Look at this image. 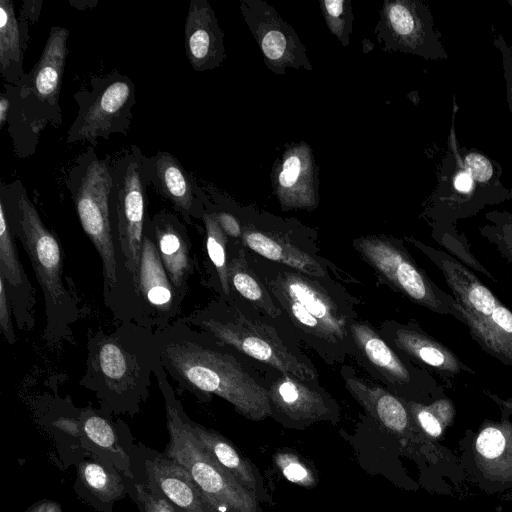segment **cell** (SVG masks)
<instances>
[{
	"mask_svg": "<svg viewBox=\"0 0 512 512\" xmlns=\"http://www.w3.org/2000/svg\"><path fill=\"white\" fill-rule=\"evenodd\" d=\"M156 336L161 364L180 387L200 400L210 395L221 397L249 420L270 417L263 380L249 372L227 347L180 319L156 330Z\"/></svg>",
	"mask_w": 512,
	"mask_h": 512,
	"instance_id": "obj_1",
	"label": "cell"
},
{
	"mask_svg": "<svg viewBox=\"0 0 512 512\" xmlns=\"http://www.w3.org/2000/svg\"><path fill=\"white\" fill-rule=\"evenodd\" d=\"M251 267L301 339L328 364L355 356L350 325L357 319V299L338 282L266 259L254 258Z\"/></svg>",
	"mask_w": 512,
	"mask_h": 512,
	"instance_id": "obj_2",
	"label": "cell"
},
{
	"mask_svg": "<svg viewBox=\"0 0 512 512\" xmlns=\"http://www.w3.org/2000/svg\"><path fill=\"white\" fill-rule=\"evenodd\" d=\"M81 384L114 413L135 414L146 400L160 362L156 331L120 322L113 331L96 332L88 341Z\"/></svg>",
	"mask_w": 512,
	"mask_h": 512,
	"instance_id": "obj_3",
	"label": "cell"
},
{
	"mask_svg": "<svg viewBox=\"0 0 512 512\" xmlns=\"http://www.w3.org/2000/svg\"><path fill=\"white\" fill-rule=\"evenodd\" d=\"M11 233L24 247L45 304L46 327L43 340L56 346L72 336V326L80 318L78 301L63 282V253L54 233L42 221L20 180L0 184Z\"/></svg>",
	"mask_w": 512,
	"mask_h": 512,
	"instance_id": "obj_4",
	"label": "cell"
},
{
	"mask_svg": "<svg viewBox=\"0 0 512 512\" xmlns=\"http://www.w3.org/2000/svg\"><path fill=\"white\" fill-rule=\"evenodd\" d=\"M217 343L303 381L318 382L312 362L269 323L249 316L235 301L220 298L180 319Z\"/></svg>",
	"mask_w": 512,
	"mask_h": 512,
	"instance_id": "obj_5",
	"label": "cell"
},
{
	"mask_svg": "<svg viewBox=\"0 0 512 512\" xmlns=\"http://www.w3.org/2000/svg\"><path fill=\"white\" fill-rule=\"evenodd\" d=\"M501 165L476 149L461 147L453 125L448 151L428 200L425 215L435 222L468 217L486 205L512 199V187L501 182Z\"/></svg>",
	"mask_w": 512,
	"mask_h": 512,
	"instance_id": "obj_6",
	"label": "cell"
},
{
	"mask_svg": "<svg viewBox=\"0 0 512 512\" xmlns=\"http://www.w3.org/2000/svg\"><path fill=\"white\" fill-rule=\"evenodd\" d=\"M154 377L165 403L169 442L164 453L189 472L217 512H258L260 503L254 495L215 461L193 433L161 361Z\"/></svg>",
	"mask_w": 512,
	"mask_h": 512,
	"instance_id": "obj_7",
	"label": "cell"
},
{
	"mask_svg": "<svg viewBox=\"0 0 512 512\" xmlns=\"http://www.w3.org/2000/svg\"><path fill=\"white\" fill-rule=\"evenodd\" d=\"M112 164L109 155L100 158L91 146L74 161L66 178L79 222L102 261L103 296L108 307L117 288V254L111 225Z\"/></svg>",
	"mask_w": 512,
	"mask_h": 512,
	"instance_id": "obj_8",
	"label": "cell"
},
{
	"mask_svg": "<svg viewBox=\"0 0 512 512\" xmlns=\"http://www.w3.org/2000/svg\"><path fill=\"white\" fill-rule=\"evenodd\" d=\"M69 30L53 26L33 69L14 85H6L11 101L9 123L12 137L18 128L37 136L47 124L61 122L59 96L67 57Z\"/></svg>",
	"mask_w": 512,
	"mask_h": 512,
	"instance_id": "obj_9",
	"label": "cell"
},
{
	"mask_svg": "<svg viewBox=\"0 0 512 512\" xmlns=\"http://www.w3.org/2000/svg\"><path fill=\"white\" fill-rule=\"evenodd\" d=\"M215 195L240 220L243 247L266 260L312 277L332 278L331 273L338 278L341 277L339 268L332 262L315 251H309L307 245L296 242L294 235L303 227L301 223L286 222L284 219L258 211L253 207L232 205L229 199L218 193Z\"/></svg>",
	"mask_w": 512,
	"mask_h": 512,
	"instance_id": "obj_10",
	"label": "cell"
},
{
	"mask_svg": "<svg viewBox=\"0 0 512 512\" xmlns=\"http://www.w3.org/2000/svg\"><path fill=\"white\" fill-rule=\"evenodd\" d=\"M353 246L394 291L432 312L456 318V299L434 284L400 239L366 235L354 239Z\"/></svg>",
	"mask_w": 512,
	"mask_h": 512,
	"instance_id": "obj_11",
	"label": "cell"
},
{
	"mask_svg": "<svg viewBox=\"0 0 512 512\" xmlns=\"http://www.w3.org/2000/svg\"><path fill=\"white\" fill-rule=\"evenodd\" d=\"M142 154L136 145H132L112 164L114 184L110 207L113 239L116 254L123 257L134 290L148 217Z\"/></svg>",
	"mask_w": 512,
	"mask_h": 512,
	"instance_id": "obj_12",
	"label": "cell"
},
{
	"mask_svg": "<svg viewBox=\"0 0 512 512\" xmlns=\"http://www.w3.org/2000/svg\"><path fill=\"white\" fill-rule=\"evenodd\" d=\"M89 87L74 94L79 109L68 130L66 142L88 141L94 146L98 138L108 139L113 134L127 135L132 109L136 104L132 80L114 72L93 78Z\"/></svg>",
	"mask_w": 512,
	"mask_h": 512,
	"instance_id": "obj_13",
	"label": "cell"
},
{
	"mask_svg": "<svg viewBox=\"0 0 512 512\" xmlns=\"http://www.w3.org/2000/svg\"><path fill=\"white\" fill-rule=\"evenodd\" d=\"M350 333L356 347L354 357L391 393L404 400L423 403L442 391L427 369L396 352L367 322L355 319Z\"/></svg>",
	"mask_w": 512,
	"mask_h": 512,
	"instance_id": "obj_14",
	"label": "cell"
},
{
	"mask_svg": "<svg viewBox=\"0 0 512 512\" xmlns=\"http://www.w3.org/2000/svg\"><path fill=\"white\" fill-rule=\"evenodd\" d=\"M374 33L385 51L425 60L448 58L432 12L421 0H385Z\"/></svg>",
	"mask_w": 512,
	"mask_h": 512,
	"instance_id": "obj_15",
	"label": "cell"
},
{
	"mask_svg": "<svg viewBox=\"0 0 512 512\" xmlns=\"http://www.w3.org/2000/svg\"><path fill=\"white\" fill-rule=\"evenodd\" d=\"M264 384L270 417L286 428L302 430L317 422L336 425L341 419L339 404L318 382L303 381L276 371L275 378Z\"/></svg>",
	"mask_w": 512,
	"mask_h": 512,
	"instance_id": "obj_16",
	"label": "cell"
},
{
	"mask_svg": "<svg viewBox=\"0 0 512 512\" xmlns=\"http://www.w3.org/2000/svg\"><path fill=\"white\" fill-rule=\"evenodd\" d=\"M240 11L270 71L283 75L288 68L313 70L296 31L273 6L264 0H241Z\"/></svg>",
	"mask_w": 512,
	"mask_h": 512,
	"instance_id": "obj_17",
	"label": "cell"
},
{
	"mask_svg": "<svg viewBox=\"0 0 512 512\" xmlns=\"http://www.w3.org/2000/svg\"><path fill=\"white\" fill-rule=\"evenodd\" d=\"M141 326L159 330L174 323L184 300L173 286L159 256L151 217H147L135 285Z\"/></svg>",
	"mask_w": 512,
	"mask_h": 512,
	"instance_id": "obj_18",
	"label": "cell"
},
{
	"mask_svg": "<svg viewBox=\"0 0 512 512\" xmlns=\"http://www.w3.org/2000/svg\"><path fill=\"white\" fill-rule=\"evenodd\" d=\"M272 187L283 210H313L319 203L318 166L306 142L289 143L274 162Z\"/></svg>",
	"mask_w": 512,
	"mask_h": 512,
	"instance_id": "obj_19",
	"label": "cell"
},
{
	"mask_svg": "<svg viewBox=\"0 0 512 512\" xmlns=\"http://www.w3.org/2000/svg\"><path fill=\"white\" fill-rule=\"evenodd\" d=\"M141 160L146 184L167 199L185 223L192 225L193 218L202 220L207 193L173 154L158 151L152 156L142 154Z\"/></svg>",
	"mask_w": 512,
	"mask_h": 512,
	"instance_id": "obj_20",
	"label": "cell"
},
{
	"mask_svg": "<svg viewBox=\"0 0 512 512\" xmlns=\"http://www.w3.org/2000/svg\"><path fill=\"white\" fill-rule=\"evenodd\" d=\"M379 331L391 347L429 372H435L446 382L461 373H475L450 348L428 335L416 323L387 320Z\"/></svg>",
	"mask_w": 512,
	"mask_h": 512,
	"instance_id": "obj_21",
	"label": "cell"
},
{
	"mask_svg": "<svg viewBox=\"0 0 512 512\" xmlns=\"http://www.w3.org/2000/svg\"><path fill=\"white\" fill-rule=\"evenodd\" d=\"M407 240L425 254L442 272L456 299L455 308L475 319L490 317L501 302L466 266L448 253L415 238Z\"/></svg>",
	"mask_w": 512,
	"mask_h": 512,
	"instance_id": "obj_22",
	"label": "cell"
},
{
	"mask_svg": "<svg viewBox=\"0 0 512 512\" xmlns=\"http://www.w3.org/2000/svg\"><path fill=\"white\" fill-rule=\"evenodd\" d=\"M341 376L351 396L382 429L400 438L412 436L415 424L404 399L362 378L350 366H342Z\"/></svg>",
	"mask_w": 512,
	"mask_h": 512,
	"instance_id": "obj_23",
	"label": "cell"
},
{
	"mask_svg": "<svg viewBox=\"0 0 512 512\" xmlns=\"http://www.w3.org/2000/svg\"><path fill=\"white\" fill-rule=\"evenodd\" d=\"M187 59L197 72L219 67L226 59L224 32L207 0H191L184 27Z\"/></svg>",
	"mask_w": 512,
	"mask_h": 512,
	"instance_id": "obj_24",
	"label": "cell"
},
{
	"mask_svg": "<svg viewBox=\"0 0 512 512\" xmlns=\"http://www.w3.org/2000/svg\"><path fill=\"white\" fill-rule=\"evenodd\" d=\"M151 492L164 497L178 512H217L204 498L189 472L165 453L145 462Z\"/></svg>",
	"mask_w": 512,
	"mask_h": 512,
	"instance_id": "obj_25",
	"label": "cell"
},
{
	"mask_svg": "<svg viewBox=\"0 0 512 512\" xmlns=\"http://www.w3.org/2000/svg\"><path fill=\"white\" fill-rule=\"evenodd\" d=\"M0 276L20 330H31L35 325V292L23 268L14 237L0 201Z\"/></svg>",
	"mask_w": 512,
	"mask_h": 512,
	"instance_id": "obj_26",
	"label": "cell"
},
{
	"mask_svg": "<svg viewBox=\"0 0 512 512\" xmlns=\"http://www.w3.org/2000/svg\"><path fill=\"white\" fill-rule=\"evenodd\" d=\"M154 239L163 266L178 293L185 298L194 260L187 230L179 218L163 209L151 217Z\"/></svg>",
	"mask_w": 512,
	"mask_h": 512,
	"instance_id": "obj_27",
	"label": "cell"
},
{
	"mask_svg": "<svg viewBox=\"0 0 512 512\" xmlns=\"http://www.w3.org/2000/svg\"><path fill=\"white\" fill-rule=\"evenodd\" d=\"M193 433L215 459L234 479L251 492L258 502L269 503L271 497L256 465L242 455L233 443L219 432L189 419Z\"/></svg>",
	"mask_w": 512,
	"mask_h": 512,
	"instance_id": "obj_28",
	"label": "cell"
},
{
	"mask_svg": "<svg viewBox=\"0 0 512 512\" xmlns=\"http://www.w3.org/2000/svg\"><path fill=\"white\" fill-rule=\"evenodd\" d=\"M457 320L469 330L472 338L487 353L506 365H512V311L502 302L493 314L482 320L457 310Z\"/></svg>",
	"mask_w": 512,
	"mask_h": 512,
	"instance_id": "obj_29",
	"label": "cell"
},
{
	"mask_svg": "<svg viewBox=\"0 0 512 512\" xmlns=\"http://www.w3.org/2000/svg\"><path fill=\"white\" fill-rule=\"evenodd\" d=\"M228 275L232 292H237L265 316L272 319L283 316L281 309L250 266L243 246L228 257Z\"/></svg>",
	"mask_w": 512,
	"mask_h": 512,
	"instance_id": "obj_30",
	"label": "cell"
},
{
	"mask_svg": "<svg viewBox=\"0 0 512 512\" xmlns=\"http://www.w3.org/2000/svg\"><path fill=\"white\" fill-rule=\"evenodd\" d=\"M11 0L0 1V72L8 85L16 84L25 74L24 30Z\"/></svg>",
	"mask_w": 512,
	"mask_h": 512,
	"instance_id": "obj_31",
	"label": "cell"
},
{
	"mask_svg": "<svg viewBox=\"0 0 512 512\" xmlns=\"http://www.w3.org/2000/svg\"><path fill=\"white\" fill-rule=\"evenodd\" d=\"M80 431L92 446L104 452V456L125 475L133 478L128 456L119 445L117 432L113 424L92 409H84L77 421Z\"/></svg>",
	"mask_w": 512,
	"mask_h": 512,
	"instance_id": "obj_32",
	"label": "cell"
},
{
	"mask_svg": "<svg viewBox=\"0 0 512 512\" xmlns=\"http://www.w3.org/2000/svg\"><path fill=\"white\" fill-rule=\"evenodd\" d=\"M78 480L97 504L111 505L125 493L119 474L98 461H82L78 466Z\"/></svg>",
	"mask_w": 512,
	"mask_h": 512,
	"instance_id": "obj_33",
	"label": "cell"
},
{
	"mask_svg": "<svg viewBox=\"0 0 512 512\" xmlns=\"http://www.w3.org/2000/svg\"><path fill=\"white\" fill-rule=\"evenodd\" d=\"M202 221L206 231V249L213 264L221 289V298L232 297L228 275V237L210 210L205 208Z\"/></svg>",
	"mask_w": 512,
	"mask_h": 512,
	"instance_id": "obj_34",
	"label": "cell"
},
{
	"mask_svg": "<svg viewBox=\"0 0 512 512\" xmlns=\"http://www.w3.org/2000/svg\"><path fill=\"white\" fill-rule=\"evenodd\" d=\"M415 426L432 438H438L453 421L455 408L452 401L439 397L429 404L405 400Z\"/></svg>",
	"mask_w": 512,
	"mask_h": 512,
	"instance_id": "obj_35",
	"label": "cell"
},
{
	"mask_svg": "<svg viewBox=\"0 0 512 512\" xmlns=\"http://www.w3.org/2000/svg\"><path fill=\"white\" fill-rule=\"evenodd\" d=\"M485 218L488 222L480 227V234L512 263V213L493 210L486 213Z\"/></svg>",
	"mask_w": 512,
	"mask_h": 512,
	"instance_id": "obj_36",
	"label": "cell"
},
{
	"mask_svg": "<svg viewBox=\"0 0 512 512\" xmlns=\"http://www.w3.org/2000/svg\"><path fill=\"white\" fill-rule=\"evenodd\" d=\"M320 7L329 31L346 48L354 21L350 0H320Z\"/></svg>",
	"mask_w": 512,
	"mask_h": 512,
	"instance_id": "obj_37",
	"label": "cell"
},
{
	"mask_svg": "<svg viewBox=\"0 0 512 512\" xmlns=\"http://www.w3.org/2000/svg\"><path fill=\"white\" fill-rule=\"evenodd\" d=\"M511 435L510 423H489L481 429L476 438V451L485 460H496L505 452Z\"/></svg>",
	"mask_w": 512,
	"mask_h": 512,
	"instance_id": "obj_38",
	"label": "cell"
},
{
	"mask_svg": "<svg viewBox=\"0 0 512 512\" xmlns=\"http://www.w3.org/2000/svg\"><path fill=\"white\" fill-rule=\"evenodd\" d=\"M273 459L288 481L307 489L317 485L318 479L315 472L298 455L281 451L277 452Z\"/></svg>",
	"mask_w": 512,
	"mask_h": 512,
	"instance_id": "obj_39",
	"label": "cell"
},
{
	"mask_svg": "<svg viewBox=\"0 0 512 512\" xmlns=\"http://www.w3.org/2000/svg\"><path fill=\"white\" fill-rule=\"evenodd\" d=\"M135 496L142 512H178L164 497L151 492L145 485H135Z\"/></svg>",
	"mask_w": 512,
	"mask_h": 512,
	"instance_id": "obj_40",
	"label": "cell"
},
{
	"mask_svg": "<svg viewBox=\"0 0 512 512\" xmlns=\"http://www.w3.org/2000/svg\"><path fill=\"white\" fill-rule=\"evenodd\" d=\"M493 44L501 54L503 76L506 84V98L509 110L512 113V46L500 33L495 35Z\"/></svg>",
	"mask_w": 512,
	"mask_h": 512,
	"instance_id": "obj_41",
	"label": "cell"
},
{
	"mask_svg": "<svg viewBox=\"0 0 512 512\" xmlns=\"http://www.w3.org/2000/svg\"><path fill=\"white\" fill-rule=\"evenodd\" d=\"M12 313V306L5 283L0 276V329L5 340L11 345L15 344L17 340L12 322Z\"/></svg>",
	"mask_w": 512,
	"mask_h": 512,
	"instance_id": "obj_42",
	"label": "cell"
},
{
	"mask_svg": "<svg viewBox=\"0 0 512 512\" xmlns=\"http://www.w3.org/2000/svg\"><path fill=\"white\" fill-rule=\"evenodd\" d=\"M25 512H62V510L57 502L42 500L30 506Z\"/></svg>",
	"mask_w": 512,
	"mask_h": 512,
	"instance_id": "obj_43",
	"label": "cell"
},
{
	"mask_svg": "<svg viewBox=\"0 0 512 512\" xmlns=\"http://www.w3.org/2000/svg\"><path fill=\"white\" fill-rule=\"evenodd\" d=\"M11 110V101L6 93L1 94L0 99V128H3L8 121L9 113Z\"/></svg>",
	"mask_w": 512,
	"mask_h": 512,
	"instance_id": "obj_44",
	"label": "cell"
},
{
	"mask_svg": "<svg viewBox=\"0 0 512 512\" xmlns=\"http://www.w3.org/2000/svg\"><path fill=\"white\" fill-rule=\"evenodd\" d=\"M508 3H509V4L511 5V7H512V0H508Z\"/></svg>",
	"mask_w": 512,
	"mask_h": 512,
	"instance_id": "obj_45",
	"label": "cell"
}]
</instances>
